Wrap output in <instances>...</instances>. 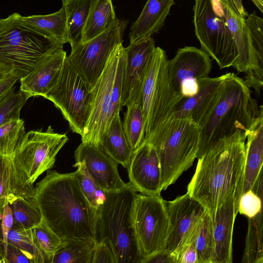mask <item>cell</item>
Returning a JSON list of instances; mask_svg holds the SVG:
<instances>
[{
	"label": "cell",
	"mask_w": 263,
	"mask_h": 263,
	"mask_svg": "<svg viewBox=\"0 0 263 263\" xmlns=\"http://www.w3.org/2000/svg\"><path fill=\"white\" fill-rule=\"evenodd\" d=\"M200 130V126L191 120L172 118L143 141L153 144L156 151L162 190L174 184L197 158Z\"/></svg>",
	"instance_id": "obj_5"
},
{
	"label": "cell",
	"mask_w": 263,
	"mask_h": 263,
	"mask_svg": "<svg viewBox=\"0 0 263 263\" xmlns=\"http://www.w3.org/2000/svg\"><path fill=\"white\" fill-rule=\"evenodd\" d=\"M97 241L93 238L65 239L49 263H91Z\"/></svg>",
	"instance_id": "obj_29"
},
{
	"label": "cell",
	"mask_w": 263,
	"mask_h": 263,
	"mask_svg": "<svg viewBox=\"0 0 263 263\" xmlns=\"http://www.w3.org/2000/svg\"><path fill=\"white\" fill-rule=\"evenodd\" d=\"M219 2L238 52V58L232 67L238 72L244 73V78L255 77L263 80V70L258 66L245 19L240 16L232 0H219Z\"/></svg>",
	"instance_id": "obj_16"
},
{
	"label": "cell",
	"mask_w": 263,
	"mask_h": 263,
	"mask_svg": "<svg viewBox=\"0 0 263 263\" xmlns=\"http://www.w3.org/2000/svg\"><path fill=\"white\" fill-rule=\"evenodd\" d=\"M93 0H63L66 16L68 43L80 42L82 32Z\"/></svg>",
	"instance_id": "obj_30"
},
{
	"label": "cell",
	"mask_w": 263,
	"mask_h": 263,
	"mask_svg": "<svg viewBox=\"0 0 263 263\" xmlns=\"http://www.w3.org/2000/svg\"><path fill=\"white\" fill-rule=\"evenodd\" d=\"M209 263H213V262H209Z\"/></svg>",
	"instance_id": "obj_53"
},
{
	"label": "cell",
	"mask_w": 263,
	"mask_h": 263,
	"mask_svg": "<svg viewBox=\"0 0 263 263\" xmlns=\"http://www.w3.org/2000/svg\"><path fill=\"white\" fill-rule=\"evenodd\" d=\"M118 20L112 1L93 0L82 32L80 43H85L100 35Z\"/></svg>",
	"instance_id": "obj_28"
},
{
	"label": "cell",
	"mask_w": 263,
	"mask_h": 263,
	"mask_svg": "<svg viewBox=\"0 0 263 263\" xmlns=\"http://www.w3.org/2000/svg\"><path fill=\"white\" fill-rule=\"evenodd\" d=\"M67 57L64 48L61 49L20 80V90L28 97H45L55 84Z\"/></svg>",
	"instance_id": "obj_24"
},
{
	"label": "cell",
	"mask_w": 263,
	"mask_h": 263,
	"mask_svg": "<svg viewBox=\"0 0 263 263\" xmlns=\"http://www.w3.org/2000/svg\"><path fill=\"white\" fill-rule=\"evenodd\" d=\"M98 146L118 164L127 167L133 152L125 137L120 115L114 118Z\"/></svg>",
	"instance_id": "obj_27"
},
{
	"label": "cell",
	"mask_w": 263,
	"mask_h": 263,
	"mask_svg": "<svg viewBox=\"0 0 263 263\" xmlns=\"http://www.w3.org/2000/svg\"><path fill=\"white\" fill-rule=\"evenodd\" d=\"M221 96L209 117L199 125L200 157L219 139L237 131L247 136L254 124L263 117L262 105L258 106L252 91L243 79L233 72L227 73Z\"/></svg>",
	"instance_id": "obj_3"
},
{
	"label": "cell",
	"mask_w": 263,
	"mask_h": 263,
	"mask_svg": "<svg viewBox=\"0 0 263 263\" xmlns=\"http://www.w3.org/2000/svg\"><path fill=\"white\" fill-rule=\"evenodd\" d=\"M165 206L170 228L164 250L177 260L183 248L196 235L206 211L186 193L173 200L165 201Z\"/></svg>",
	"instance_id": "obj_14"
},
{
	"label": "cell",
	"mask_w": 263,
	"mask_h": 263,
	"mask_svg": "<svg viewBox=\"0 0 263 263\" xmlns=\"http://www.w3.org/2000/svg\"><path fill=\"white\" fill-rule=\"evenodd\" d=\"M25 133L24 121L22 119L1 126L0 154L12 156Z\"/></svg>",
	"instance_id": "obj_39"
},
{
	"label": "cell",
	"mask_w": 263,
	"mask_h": 263,
	"mask_svg": "<svg viewBox=\"0 0 263 263\" xmlns=\"http://www.w3.org/2000/svg\"><path fill=\"white\" fill-rule=\"evenodd\" d=\"M126 107L122 122L123 128L134 153L141 145L144 139V120L139 102H134Z\"/></svg>",
	"instance_id": "obj_33"
},
{
	"label": "cell",
	"mask_w": 263,
	"mask_h": 263,
	"mask_svg": "<svg viewBox=\"0 0 263 263\" xmlns=\"http://www.w3.org/2000/svg\"><path fill=\"white\" fill-rule=\"evenodd\" d=\"M127 23L119 20L100 35L71 46L67 59L90 91L101 76L114 48L123 43Z\"/></svg>",
	"instance_id": "obj_12"
},
{
	"label": "cell",
	"mask_w": 263,
	"mask_h": 263,
	"mask_svg": "<svg viewBox=\"0 0 263 263\" xmlns=\"http://www.w3.org/2000/svg\"><path fill=\"white\" fill-rule=\"evenodd\" d=\"M243 172L234 195L235 205L243 193L251 190L262 173L263 117L252 126L247 136Z\"/></svg>",
	"instance_id": "obj_23"
},
{
	"label": "cell",
	"mask_w": 263,
	"mask_h": 263,
	"mask_svg": "<svg viewBox=\"0 0 263 263\" xmlns=\"http://www.w3.org/2000/svg\"><path fill=\"white\" fill-rule=\"evenodd\" d=\"M7 242L20 250L33 263H49V260L35 242L31 229L13 226L8 233Z\"/></svg>",
	"instance_id": "obj_34"
},
{
	"label": "cell",
	"mask_w": 263,
	"mask_h": 263,
	"mask_svg": "<svg viewBox=\"0 0 263 263\" xmlns=\"http://www.w3.org/2000/svg\"><path fill=\"white\" fill-rule=\"evenodd\" d=\"M227 73L198 80L199 90L193 97L185 98L174 118L189 120L200 125L210 115L221 96Z\"/></svg>",
	"instance_id": "obj_20"
},
{
	"label": "cell",
	"mask_w": 263,
	"mask_h": 263,
	"mask_svg": "<svg viewBox=\"0 0 263 263\" xmlns=\"http://www.w3.org/2000/svg\"><path fill=\"white\" fill-rule=\"evenodd\" d=\"M195 236L182 250L177 259V263H198L195 244Z\"/></svg>",
	"instance_id": "obj_45"
},
{
	"label": "cell",
	"mask_w": 263,
	"mask_h": 263,
	"mask_svg": "<svg viewBox=\"0 0 263 263\" xmlns=\"http://www.w3.org/2000/svg\"><path fill=\"white\" fill-rule=\"evenodd\" d=\"M28 97L21 90L15 92L13 87L0 99V126L10 122L18 121L22 108Z\"/></svg>",
	"instance_id": "obj_38"
},
{
	"label": "cell",
	"mask_w": 263,
	"mask_h": 263,
	"mask_svg": "<svg viewBox=\"0 0 263 263\" xmlns=\"http://www.w3.org/2000/svg\"><path fill=\"white\" fill-rule=\"evenodd\" d=\"M73 166L77 167L75 174L82 193L99 214V210L105 199L106 192L91 176L83 162L74 164Z\"/></svg>",
	"instance_id": "obj_36"
},
{
	"label": "cell",
	"mask_w": 263,
	"mask_h": 263,
	"mask_svg": "<svg viewBox=\"0 0 263 263\" xmlns=\"http://www.w3.org/2000/svg\"><path fill=\"white\" fill-rule=\"evenodd\" d=\"M18 79L11 76L0 82V99L7 94L13 87Z\"/></svg>",
	"instance_id": "obj_48"
},
{
	"label": "cell",
	"mask_w": 263,
	"mask_h": 263,
	"mask_svg": "<svg viewBox=\"0 0 263 263\" xmlns=\"http://www.w3.org/2000/svg\"><path fill=\"white\" fill-rule=\"evenodd\" d=\"M199 90L198 81L196 79H189L183 81L180 86V93L186 98L195 96Z\"/></svg>",
	"instance_id": "obj_47"
},
{
	"label": "cell",
	"mask_w": 263,
	"mask_h": 263,
	"mask_svg": "<svg viewBox=\"0 0 263 263\" xmlns=\"http://www.w3.org/2000/svg\"><path fill=\"white\" fill-rule=\"evenodd\" d=\"M156 46L152 37L124 47L121 105L139 102L146 70Z\"/></svg>",
	"instance_id": "obj_15"
},
{
	"label": "cell",
	"mask_w": 263,
	"mask_h": 263,
	"mask_svg": "<svg viewBox=\"0 0 263 263\" xmlns=\"http://www.w3.org/2000/svg\"><path fill=\"white\" fill-rule=\"evenodd\" d=\"M137 194L128 183L121 190L106 192L99 210L97 240L106 243L112 254L114 263H138L141 258L138 253L130 223Z\"/></svg>",
	"instance_id": "obj_6"
},
{
	"label": "cell",
	"mask_w": 263,
	"mask_h": 263,
	"mask_svg": "<svg viewBox=\"0 0 263 263\" xmlns=\"http://www.w3.org/2000/svg\"><path fill=\"white\" fill-rule=\"evenodd\" d=\"M21 16L0 19V64L19 80L63 48L25 26Z\"/></svg>",
	"instance_id": "obj_4"
},
{
	"label": "cell",
	"mask_w": 263,
	"mask_h": 263,
	"mask_svg": "<svg viewBox=\"0 0 263 263\" xmlns=\"http://www.w3.org/2000/svg\"><path fill=\"white\" fill-rule=\"evenodd\" d=\"M0 257L4 263H33L20 250L9 243H0Z\"/></svg>",
	"instance_id": "obj_42"
},
{
	"label": "cell",
	"mask_w": 263,
	"mask_h": 263,
	"mask_svg": "<svg viewBox=\"0 0 263 263\" xmlns=\"http://www.w3.org/2000/svg\"><path fill=\"white\" fill-rule=\"evenodd\" d=\"M31 230L35 242L50 261L55 252L64 243L65 239L55 234L43 219Z\"/></svg>",
	"instance_id": "obj_40"
},
{
	"label": "cell",
	"mask_w": 263,
	"mask_h": 263,
	"mask_svg": "<svg viewBox=\"0 0 263 263\" xmlns=\"http://www.w3.org/2000/svg\"><path fill=\"white\" fill-rule=\"evenodd\" d=\"M75 163L83 162L88 172L105 192L126 187L118 170V164L99 146L82 143L74 152Z\"/></svg>",
	"instance_id": "obj_18"
},
{
	"label": "cell",
	"mask_w": 263,
	"mask_h": 263,
	"mask_svg": "<svg viewBox=\"0 0 263 263\" xmlns=\"http://www.w3.org/2000/svg\"><path fill=\"white\" fill-rule=\"evenodd\" d=\"M246 138L237 131L218 140L198 158L186 194L210 216L235 195L243 172Z\"/></svg>",
	"instance_id": "obj_2"
},
{
	"label": "cell",
	"mask_w": 263,
	"mask_h": 263,
	"mask_svg": "<svg viewBox=\"0 0 263 263\" xmlns=\"http://www.w3.org/2000/svg\"><path fill=\"white\" fill-rule=\"evenodd\" d=\"M259 68L263 70V18L254 11L245 20Z\"/></svg>",
	"instance_id": "obj_41"
},
{
	"label": "cell",
	"mask_w": 263,
	"mask_h": 263,
	"mask_svg": "<svg viewBox=\"0 0 263 263\" xmlns=\"http://www.w3.org/2000/svg\"><path fill=\"white\" fill-rule=\"evenodd\" d=\"M125 62L122 44L115 46L105 67L92 90L90 116L82 136V143L98 146L100 140L122 107L121 94Z\"/></svg>",
	"instance_id": "obj_7"
},
{
	"label": "cell",
	"mask_w": 263,
	"mask_h": 263,
	"mask_svg": "<svg viewBox=\"0 0 263 263\" xmlns=\"http://www.w3.org/2000/svg\"><path fill=\"white\" fill-rule=\"evenodd\" d=\"M232 2L240 16L246 20L249 14L245 10L242 1L240 0H232Z\"/></svg>",
	"instance_id": "obj_49"
},
{
	"label": "cell",
	"mask_w": 263,
	"mask_h": 263,
	"mask_svg": "<svg viewBox=\"0 0 263 263\" xmlns=\"http://www.w3.org/2000/svg\"><path fill=\"white\" fill-rule=\"evenodd\" d=\"M138 263H177L176 258L163 250L142 257Z\"/></svg>",
	"instance_id": "obj_46"
},
{
	"label": "cell",
	"mask_w": 263,
	"mask_h": 263,
	"mask_svg": "<svg viewBox=\"0 0 263 263\" xmlns=\"http://www.w3.org/2000/svg\"><path fill=\"white\" fill-rule=\"evenodd\" d=\"M34 196L33 184L15 163L12 156L0 154V212L17 199Z\"/></svg>",
	"instance_id": "obj_22"
},
{
	"label": "cell",
	"mask_w": 263,
	"mask_h": 263,
	"mask_svg": "<svg viewBox=\"0 0 263 263\" xmlns=\"http://www.w3.org/2000/svg\"><path fill=\"white\" fill-rule=\"evenodd\" d=\"M0 263H4L1 257H0Z\"/></svg>",
	"instance_id": "obj_52"
},
{
	"label": "cell",
	"mask_w": 263,
	"mask_h": 263,
	"mask_svg": "<svg viewBox=\"0 0 263 263\" xmlns=\"http://www.w3.org/2000/svg\"><path fill=\"white\" fill-rule=\"evenodd\" d=\"M21 21L53 42L63 45L68 43L66 12L63 6L59 11L50 14L21 15Z\"/></svg>",
	"instance_id": "obj_26"
},
{
	"label": "cell",
	"mask_w": 263,
	"mask_h": 263,
	"mask_svg": "<svg viewBox=\"0 0 263 263\" xmlns=\"http://www.w3.org/2000/svg\"><path fill=\"white\" fill-rule=\"evenodd\" d=\"M252 2L259 9L260 12L263 13V1L262 0H252Z\"/></svg>",
	"instance_id": "obj_51"
},
{
	"label": "cell",
	"mask_w": 263,
	"mask_h": 263,
	"mask_svg": "<svg viewBox=\"0 0 263 263\" xmlns=\"http://www.w3.org/2000/svg\"><path fill=\"white\" fill-rule=\"evenodd\" d=\"M65 134L54 132L51 126L45 132L26 133L14 152V162L33 184L44 172L51 168L56 156L68 142Z\"/></svg>",
	"instance_id": "obj_13"
},
{
	"label": "cell",
	"mask_w": 263,
	"mask_h": 263,
	"mask_svg": "<svg viewBox=\"0 0 263 263\" xmlns=\"http://www.w3.org/2000/svg\"><path fill=\"white\" fill-rule=\"evenodd\" d=\"M212 69V59L201 49L194 46L178 48L174 57L167 61V78L172 90L180 93L182 82L208 77Z\"/></svg>",
	"instance_id": "obj_19"
},
{
	"label": "cell",
	"mask_w": 263,
	"mask_h": 263,
	"mask_svg": "<svg viewBox=\"0 0 263 263\" xmlns=\"http://www.w3.org/2000/svg\"><path fill=\"white\" fill-rule=\"evenodd\" d=\"M12 76L11 72L3 65L0 64V82Z\"/></svg>",
	"instance_id": "obj_50"
},
{
	"label": "cell",
	"mask_w": 263,
	"mask_h": 263,
	"mask_svg": "<svg viewBox=\"0 0 263 263\" xmlns=\"http://www.w3.org/2000/svg\"><path fill=\"white\" fill-rule=\"evenodd\" d=\"M45 98L60 110L71 129L82 136L90 116L93 93L70 63L67 56L55 84Z\"/></svg>",
	"instance_id": "obj_10"
},
{
	"label": "cell",
	"mask_w": 263,
	"mask_h": 263,
	"mask_svg": "<svg viewBox=\"0 0 263 263\" xmlns=\"http://www.w3.org/2000/svg\"><path fill=\"white\" fill-rule=\"evenodd\" d=\"M237 214L233 195L211 215L215 242L211 262L232 263V235Z\"/></svg>",
	"instance_id": "obj_21"
},
{
	"label": "cell",
	"mask_w": 263,
	"mask_h": 263,
	"mask_svg": "<svg viewBox=\"0 0 263 263\" xmlns=\"http://www.w3.org/2000/svg\"><path fill=\"white\" fill-rule=\"evenodd\" d=\"M130 223L137 250L142 258L163 251L170 222L161 195L137 194Z\"/></svg>",
	"instance_id": "obj_9"
},
{
	"label": "cell",
	"mask_w": 263,
	"mask_h": 263,
	"mask_svg": "<svg viewBox=\"0 0 263 263\" xmlns=\"http://www.w3.org/2000/svg\"><path fill=\"white\" fill-rule=\"evenodd\" d=\"M248 219L242 263H263L262 212Z\"/></svg>",
	"instance_id": "obj_31"
},
{
	"label": "cell",
	"mask_w": 263,
	"mask_h": 263,
	"mask_svg": "<svg viewBox=\"0 0 263 263\" xmlns=\"http://www.w3.org/2000/svg\"><path fill=\"white\" fill-rule=\"evenodd\" d=\"M13 224L12 212L8 204L0 212V243H7V235L12 228Z\"/></svg>",
	"instance_id": "obj_43"
},
{
	"label": "cell",
	"mask_w": 263,
	"mask_h": 263,
	"mask_svg": "<svg viewBox=\"0 0 263 263\" xmlns=\"http://www.w3.org/2000/svg\"><path fill=\"white\" fill-rule=\"evenodd\" d=\"M12 212L14 227L29 230L42 220V216L34 198H22L9 204Z\"/></svg>",
	"instance_id": "obj_32"
},
{
	"label": "cell",
	"mask_w": 263,
	"mask_h": 263,
	"mask_svg": "<svg viewBox=\"0 0 263 263\" xmlns=\"http://www.w3.org/2000/svg\"><path fill=\"white\" fill-rule=\"evenodd\" d=\"M34 197L42 219L62 239L97 240L99 214L82 193L75 172L48 171L36 184Z\"/></svg>",
	"instance_id": "obj_1"
},
{
	"label": "cell",
	"mask_w": 263,
	"mask_h": 263,
	"mask_svg": "<svg viewBox=\"0 0 263 263\" xmlns=\"http://www.w3.org/2000/svg\"><path fill=\"white\" fill-rule=\"evenodd\" d=\"M167 61L165 51L156 47L147 67L139 101L144 120V140L163 123L174 118L185 98L169 85Z\"/></svg>",
	"instance_id": "obj_8"
},
{
	"label": "cell",
	"mask_w": 263,
	"mask_h": 263,
	"mask_svg": "<svg viewBox=\"0 0 263 263\" xmlns=\"http://www.w3.org/2000/svg\"><path fill=\"white\" fill-rule=\"evenodd\" d=\"M91 263H114L112 254L106 243L97 241Z\"/></svg>",
	"instance_id": "obj_44"
},
{
	"label": "cell",
	"mask_w": 263,
	"mask_h": 263,
	"mask_svg": "<svg viewBox=\"0 0 263 263\" xmlns=\"http://www.w3.org/2000/svg\"><path fill=\"white\" fill-rule=\"evenodd\" d=\"M193 11L194 32L201 49L220 69L232 67L238 52L223 15L215 12L211 0H196Z\"/></svg>",
	"instance_id": "obj_11"
},
{
	"label": "cell",
	"mask_w": 263,
	"mask_h": 263,
	"mask_svg": "<svg viewBox=\"0 0 263 263\" xmlns=\"http://www.w3.org/2000/svg\"><path fill=\"white\" fill-rule=\"evenodd\" d=\"M174 0H148L140 14L130 27V43L138 42L151 37L164 25Z\"/></svg>",
	"instance_id": "obj_25"
},
{
	"label": "cell",
	"mask_w": 263,
	"mask_h": 263,
	"mask_svg": "<svg viewBox=\"0 0 263 263\" xmlns=\"http://www.w3.org/2000/svg\"><path fill=\"white\" fill-rule=\"evenodd\" d=\"M195 244L198 263L211 262L214 255L215 242L212 221L207 212L199 225Z\"/></svg>",
	"instance_id": "obj_35"
},
{
	"label": "cell",
	"mask_w": 263,
	"mask_h": 263,
	"mask_svg": "<svg viewBox=\"0 0 263 263\" xmlns=\"http://www.w3.org/2000/svg\"><path fill=\"white\" fill-rule=\"evenodd\" d=\"M263 175L257 178L251 190L242 194L235 208L237 213L252 218L262 212Z\"/></svg>",
	"instance_id": "obj_37"
},
{
	"label": "cell",
	"mask_w": 263,
	"mask_h": 263,
	"mask_svg": "<svg viewBox=\"0 0 263 263\" xmlns=\"http://www.w3.org/2000/svg\"><path fill=\"white\" fill-rule=\"evenodd\" d=\"M129 182L136 192L145 195H160L161 171L155 148L144 141L133 153L127 167Z\"/></svg>",
	"instance_id": "obj_17"
}]
</instances>
